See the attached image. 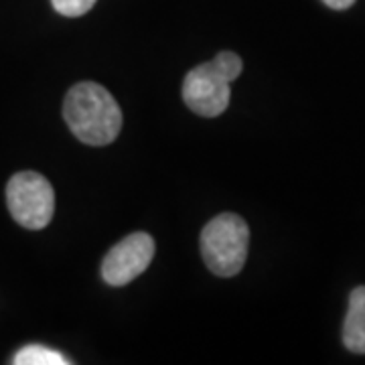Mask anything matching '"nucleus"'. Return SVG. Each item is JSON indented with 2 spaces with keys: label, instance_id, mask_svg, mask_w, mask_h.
<instances>
[{
  "label": "nucleus",
  "instance_id": "2",
  "mask_svg": "<svg viewBox=\"0 0 365 365\" xmlns=\"http://www.w3.org/2000/svg\"><path fill=\"white\" fill-rule=\"evenodd\" d=\"M248 223L235 213L213 217L201 232V254L215 276L232 278L240 272L248 258Z\"/></svg>",
  "mask_w": 365,
  "mask_h": 365
},
{
  "label": "nucleus",
  "instance_id": "6",
  "mask_svg": "<svg viewBox=\"0 0 365 365\" xmlns=\"http://www.w3.org/2000/svg\"><path fill=\"white\" fill-rule=\"evenodd\" d=\"M343 345L351 353L365 355V287H357L349 297L343 325Z\"/></svg>",
  "mask_w": 365,
  "mask_h": 365
},
{
  "label": "nucleus",
  "instance_id": "8",
  "mask_svg": "<svg viewBox=\"0 0 365 365\" xmlns=\"http://www.w3.org/2000/svg\"><path fill=\"white\" fill-rule=\"evenodd\" d=\"M213 63L217 66V69H220L230 81H234V79L242 73V67H244L240 55H235V53L232 51H222L215 59H213Z\"/></svg>",
  "mask_w": 365,
  "mask_h": 365
},
{
  "label": "nucleus",
  "instance_id": "10",
  "mask_svg": "<svg viewBox=\"0 0 365 365\" xmlns=\"http://www.w3.org/2000/svg\"><path fill=\"white\" fill-rule=\"evenodd\" d=\"M323 2L333 11H347L355 4V0H323Z\"/></svg>",
  "mask_w": 365,
  "mask_h": 365
},
{
  "label": "nucleus",
  "instance_id": "9",
  "mask_svg": "<svg viewBox=\"0 0 365 365\" xmlns=\"http://www.w3.org/2000/svg\"><path fill=\"white\" fill-rule=\"evenodd\" d=\"M53 9L63 16H81L90 13L96 0H51Z\"/></svg>",
  "mask_w": 365,
  "mask_h": 365
},
{
  "label": "nucleus",
  "instance_id": "7",
  "mask_svg": "<svg viewBox=\"0 0 365 365\" xmlns=\"http://www.w3.org/2000/svg\"><path fill=\"white\" fill-rule=\"evenodd\" d=\"M14 365H67L71 364L66 355L59 351L47 349L43 345H26L16 351L13 359Z\"/></svg>",
  "mask_w": 365,
  "mask_h": 365
},
{
  "label": "nucleus",
  "instance_id": "1",
  "mask_svg": "<svg viewBox=\"0 0 365 365\" xmlns=\"http://www.w3.org/2000/svg\"><path fill=\"white\" fill-rule=\"evenodd\" d=\"M63 118L81 143L106 146L122 130V110L112 93L96 81H79L67 91Z\"/></svg>",
  "mask_w": 365,
  "mask_h": 365
},
{
  "label": "nucleus",
  "instance_id": "4",
  "mask_svg": "<svg viewBox=\"0 0 365 365\" xmlns=\"http://www.w3.org/2000/svg\"><path fill=\"white\" fill-rule=\"evenodd\" d=\"M230 86L232 81L209 61L187 73L182 81V100L199 116L215 118L230 106Z\"/></svg>",
  "mask_w": 365,
  "mask_h": 365
},
{
  "label": "nucleus",
  "instance_id": "3",
  "mask_svg": "<svg viewBox=\"0 0 365 365\" xmlns=\"http://www.w3.org/2000/svg\"><path fill=\"white\" fill-rule=\"evenodd\" d=\"M6 205L13 220L26 230L47 227L55 213L51 182L39 173H16L6 185Z\"/></svg>",
  "mask_w": 365,
  "mask_h": 365
},
{
  "label": "nucleus",
  "instance_id": "5",
  "mask_svg": "<svg viewBox=\"0 0 365 365\" xmlns=\"http://www.w3.org/2000/svg\"><path fill=\"white\" fill-rule=\"evenodd\" d=\"M155 258V240L136 232L118 242L102 262V278L110 287H124L150 266Z\"/></svg>",
  "mask_w": 365,
  "mask_h": 365
}]
</instances>
